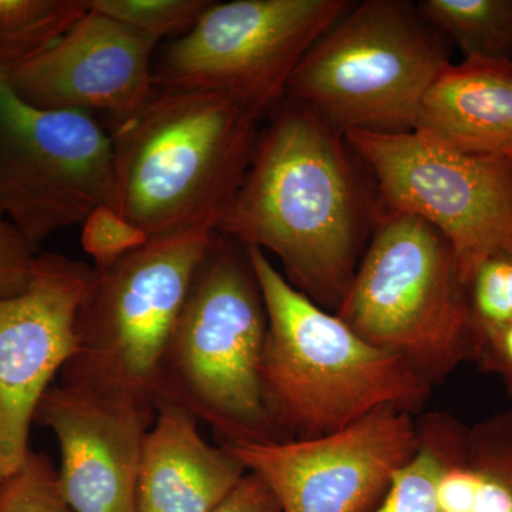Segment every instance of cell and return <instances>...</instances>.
I'll return each instance as SVG.
<instances>
[{"label": "cell", "mask_w": 512, "mask_h": 512, "mask_svg": "<svg viewBox=\"0 0 512 512\" xmlns=\"http://www.w3.org/2000/svg\"><path fill=\"white\" fill-rule=\"evenodd\" d=\"M350 154L338 128L284 99L217 225L218 234L274 254L296 289L333 312L362 259L370 215Z\"/></svg>", "instance_id": "obj_1"}, {"label": "cell", "mask_w": 512, "mask_h": 512, "mask_svg": "<svg viewBox=\"0 0 512 512\" xmlns=\"http://www.w3.org/2000/svg\"><path fill=\"white\" fill-rule=\"evenodd\" d=\"M265 117L228 94L157 87L110 131L116 210L150 238L217 231Z\"/></svg>", "instance_id": "obj_2"}, {"label": "cell", "mask_w": 512, "mask_h": 512, "mask_svg": "<svg viewBox=\"0 0 512 512\" xmlns=\"http://www.w3.org/2000/svg\"><path fill=\"white\" fill-rule=\"evenodd\" d=\"M249 258L268 313L264 402L279 441L345 429L376 410H419L433 384L296 289L258 248Z\"/></svg>", "instance_id": "obj_3"}, {"label": "cell", "mask_w": 512, "mask_h": 512, "mask_svg": "<svg viewBox=\"0 0 512 512\" xmlns=\"http://www.w3.org/2000/svg\"><path fill=\"white\" fill-rule=\"evenodd\" d=\"M266 333L248 248L217 232L165 350L157 406L173 404L208 424L220 446L279 441L262 393Z\"/></svg>", "instance_id": "obj_4"}, {"label": "cell", "mask_w": 512, "mask_h": 512, "mask_svg": "<svg viewBox=\"0 0 512 512\" xmlns=\"http://www.w3.org/2000/svg\"><path fill=\"white\" fill-rule=\"evenodd\" d=\"M215 235L194 228L150 238L114 264L93 268L60 383L157 412L165 350Z\"/></svg>", "instance_id": "obj_5"}, {"label": "cell", "mask_w": 512, "mask_h": 512, "mask_svg": "<svg viewBox=\"0 0 512 512\" xmlns=\"http://www.w3.org/2000/svg\"><path fill=\"white\" fill-rule=\"evenodd\" d=\"M450 42L404 0L353 5L313 43L285 99L340 133L416 130L427 90L450 64Z\"/></svg>", "instance_id": "obj_6"}, {"label": "cell", "mask_w": 512, "mask_h": 512, "mask_svg": "<svg viewBox=\"0 0 512 512\" xmlns=\"http://www.w3.org/2000/svg\"><path fill=\"white\" fill-rule=\"evenodd\" d=\"M431 384L473 356L466 292L450 242L429 222L382 210L335 312Z\"/></svg>", "instance_id": "obj_7"}, {"label": "cell", "mask_w": 512, "mask_h": 512, "mask_svg": "<svg viewBox=\"0 0 512 512\" xmlns=\"http://www.w3.org/2000/svg\"><path fill=\"white\" fill-rule=\"evenodd\" d=\"M350 8L348 0L212 2L161 50L156 86L228 94L269 116L306 52Z\"/></svg>", "instance_id": "obj_8"}, {"label": "cell", "mask_w": 512, "mask_h": 512, "mask_svg": "<svg viewBox=\"0 0 512 512\" xmlns=\"http://www.w3.org/2000/svg\"><path fill=\"white\" fill-rule=\"evenodd\" d=\"M372 171L383 210L429 222L450 242L461 278L485 256L512 251V160L464 153L419 130L349 131Z\"/></svg>", "instance_id": "obj_9"}, {"label": "cell", "mask_w": 512, "mask_h": 512, "mask_svg": "<svg viewBox=\"0 0 512 512\" xmlns=\"http://www.w3.org/2000/svg\"><path fill=\"white\" fill-rule=\"evenodd\" d=\"M100 205L116 208L111 134L94 114L32 106L0 72V215L39 249Z\"/></svg>", "instance_id": "obj_10"}, {"label": "cell", "mask_w": 512, "mask_h": 512, "mask_svg": "<svg viewBox=\"0 0 512 512\" xmlns=\"http://www.w3.org/2000/svg\"><path fill=\"white\" fill-rule=\"evenodd\" d=\"M227 448L271 490L281 512H369L419 450L412 413L386 407L313 439Z\"/></svg>", "instance_id": "obj_11"}, {"label": "cell", "mask_w": 512, "mask_h": 512, "mask_svg": "<svg viewBox=\"0 0 512 512\" xmlns=\"http://www.w3.org/2000/svg\"><path fill=\"white\" fill-rule=\"evenodd\" d=\"M92 272L69 256L39 254L28 288L0 298V481L30 453L37 404L73 355L77 312Z\"/></svg>", "instance_id": "obj_12"}, {"label": "cell", "mask_w": 512, "mask_h": 512, "mask_svg": "<svg viewBox=\"0 0 512 512\" xmlns=\"http://www.w3.org/2000/svg\"><path fill=\"white\" fill-rule=\"evenodd\" d=\"M160 40L90 10L45 53L5 74L20 99L45 110L96 111L114 124L157 90Z\"/></svg>", "instance_id": "obj_13"}, {"label": "cell", "mask_w": 512, "mask_h": 512, "mask_svg": "<svg viewBox=\"0 0 512 512\" xmlns=\"http://www.w3.org/2000/svg\"><path fill=\"white\" fill-rule=\"evenodd\" d=\"M156 413L62 383L47 389L35 423L59 441L60 490L73 512H138L141 453Z\"/></svg>", "instance_id": "obj_14"}, {"label": "cell", "mask_w": 512, "mask_h": 512, "mask_svg": "<svg viewBox=\"0 0 512 512\" xmlns=\"http://www.w3.org/2000/svg\"><path fill=\"white\" fill-rule=\"evenodd\" d=\"M198 421L160 403L141 453L138 512H212L247 476L224 447L202 439Z\"/></svg>", "instance_id": "obj_15"}, {"label": "cell", "mask_w": 512, "mask_h": 512, "mask_svg": "<svg viewBox=\"0 0 512 512\" xmlns=\"http://www.w3.org/2000/svg\"><path fill=\"white\" fill-rule=\"evenodd\" d=\"M417 433L439 467L444 512H512V412L473 426L430 413L417 421Z\"/></svg>", "instance_id": "obj_16"}, {"label": "cell", "mask_w": 512, "mask_h": 512, "mask_svg": "<svg viewBox=\"0 0 512 512\" xmlns=\"http://www.w3.org/2000/svg\"><path fill=\"white\" fill-rule=\"evenodd\" d=\"M416 130L464 153L512 157V62L464 59L441 70Z\"/></svg>", "instance_id": "obj_17"}, {"label": "cell", "mask_w": 512, "mask_h": 512, "mask_svg": "<svg viewBox=\"0 0 512 512\" xmlns=\"http://www.w3.org/2000/svg\"><path fill=\"white\" fill-rule=\"evenodd\" d=\"M417 9L464 59L512 62V0H423Z\"/></svg>", "instance_id": "obj_18"}, {"label": "cell", "mask_w": 512, "mask_h": 512, "mask_svg": "<svg viewBox=\"0 0 512 512\" xmlns=\"http://www.w3.org/2000/svg\"><path fill=\"white\" fill-rule=\"evenodd\" d=\"M87 12V0H0V72L45 53Z\"/></svg>", "instance_id": "obj_19"}, {"label": "cell", "mask_w": 512, "mask_h": 512, "mask_svg": "<svg viewBox=\"0 0 512 512\" xmlns=\"http://www.w3.org/2000/svg\"><path fill=\"white\" fill-rule=\"evenodd\" d=\"M471 346L512 320V251L485 256L464 279ZM473 360V356H471Z\"/></svg>", "instance_id": "obj_20"}, {"label": "cell", "mask_w": 512, "mask_h": 512, "mask_svg": "<svg viewBox=\"0 0 512 512\" xmlns=\"http://www.w3.org/2000/svg\"><path fill=\"white\" fill-rule=\"evenodd\" d=\"M90 10L141 35L163 40L185 35L210 8L208 0H87Z\"/></svg>", "instance_id": "obj_21"}, {"label": "cell", "mask_w": 512, "mask_h": 512, "mask_svg": "<svg viewBox=\"0 0 512 512\" xmlns=\"http://www.w3.org/2000/svg\"><path fill=\"white\" fill-rule=\"evenodd\" d=\"M0 512H73L46 454L30 450L23 466L0 481Z\"/></svg>", "instance_id": "obj_22"}, {"label": "cell", "mask_w": 512, "mask_h": 512, "mask_svg": "<svg viewBox=\"0 0 512 512\" xmlns=\"http://www.w3.org/2000/svg\"><path fill=\"white\" fill-rule=\"evenodd\" d=\"M369 512H444L439 498V467L419 446L412 460L394 474L382 501Z\"/></svg>", "instance_id": "obj_23"}, {"label": "cell", "mask_w": 512, "mask_h": 512, "mask_svg": "<svg viewBox=\"0 0 512 512\" xmlns=\"http://www.w3.org/2000/svg\"><path fill=\"white\" fill-rule=\"evenodd\" d=\"M148 235L116 208L100 205L82 224V247L94 259V268H106L147 244Z\"/></svg>", "instance_id": "obj_24"}, {"label": "cell", "mask_w": 512, "mask_h": 512, "mask_svg": "<svg viewBox=\"0 0 512 512\" xmlns=\"http://www.w3.org/2000/svg\"><path fill=\"white\" fill-rule=\"evenodd\" d=\"M37 251L12 222L0 215V298L28 288Z\"/></svg>", "instance_id": "obj_25"}, {"label": "cell", "mask_w": 512, "mask_h": 512, "mask_svg": "<svg viewBox=\"0 0 512 512\" xmlns=\"http://www.w3.org/2000/svg\"><path fill=\"white\" fill-rule=\"evenodd\" d=\"M473 360L484 372L500 377L512 396V320L478 343Z\"/></svg>", "instance_id": "obj_26"}, {"label": "cell", "mask_w": 512, "mask_h": 512, "mask_svg": "<svg viewBox=\"0 0 512 512\" xmlns=\"http://www.w3.org/2000/svg\"><path fill=\"white\" fill-rule=\"evenodd\" d=\"M212 512H281V507L262 480L247 473L234 491Z\"/></svg>", "instance_id": "obj_27"}, {"label": "cell", "mask_w": 512, "mask_h": 512, "mask_svg": "<svg viewBox=\"0 0 512 512\" xmlns=\"http://www.w3.org/2000/svg\"><path fill=\"white\" fill-rule=\"evenodd\" d=\"M511 160H512V157H511Z\"/></svg>", "instance_id": "obj_28"}]
</instances>
